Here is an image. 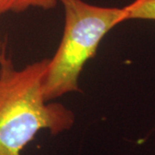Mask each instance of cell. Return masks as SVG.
<instances>
[{
	"label": "cell",
	"instance_id": "obj_1",
	"mask_svg": "<svg viewBox=\"0 0 155 155\" xmlns=\"http://www.w3.org/2000/svg\"><path fill=\"white\" fill-rule=\"evenodd\" d=\"M49 59L17 69L0 59V155H22L41 130L57 135L70 130L75 116L65 105L47 102L42 86Z\"/></svg>",
	"mask_w": 155,
	"mask_h": 155
},
{
	"label": "cell",
	"instance_id": "obj_2",
	"mask_svg": "<svg viewBox=\"0 0 155 155\" xmlns=\"http://www.w3.org/2000/svg\"><path fill=\"white\" fill-rule=\"evenodd\" d=\"M64 10L61 43L49 59L43 81V95L51 102L78 92L84 67L97 53L103 38L125 22L124 8L103 7L84 0H60Z\"/></svg>",
	"mask_w": 155,
	"mask_h": 155
},
{
	"label": "cell",
	"instance_id": "obj_3",
	"mask_svg": "<svg viewBox=\"0 0 155 155\" xmlns=\"http://www.w3.org/2000/svg\"><path fill=\"white\" fill-rule=\"evenodd\" d=\"M59 2L60 0H0V16L8 12L19 13L30 8L48 11L55 8Z\"/></svg>",
	"mask_w": 155,
	"mask_h": 155
},
{
	"label": "cell",
	"instance_id": "obj_4",
	"mask_svg": "<svg viewBox=\"0 0 155 155\" xmlns=\"http://www.w3.org/2000/svg\"><path fill=\"white\" fill-rule=\"evenodd\" d=\"M123 8L125 22L128 20L155 21V0H134Z\"/></svg>",
	"mask_w": 155,
	"mask_h": 155
},
{
	"label": "cell",
	"instance_id": "obj_5",
	"mask_svg": "<svg viewBox=\"0 0 155 155\" xmlns=\"http://www.w3.org/2000/svg\"><path fill=\"white\" fill-rule=\"evenodd\" d=\"M1 39H0V59H1V57H2V46H1Z\"/></svg>",
	"mask_w": 155,
	"mask_h": 155
}]
</instances>
